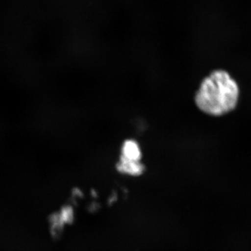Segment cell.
I'll list each match as a JSON object with an SVG mask.
<instances>
[{
  "instance_id": "obj_1",
  "label": "cell",
  "mask_w": 251,
  "mask_h": 251,
  "mask_svg": "<svg viewBox=\"0 0 251 251\" xmlns=\"http://www.w3.org/2000/svg\"><path fill=\"white\" fill-rule=\"evenodd\" d=\"M239 94V85L230 74L216 70L201 82L195 95V103L206 115L221 117L236 108Z\"/></svg>"
},
{
  "instance_id": "obj_2",
  "label": "cell",
  "mask_w": 251,
  "mask_h": 251,
  "mask_svg": "<svg viewBox=\"0 0 251 251\" xmlns=\"http://www.w3.org/2000/svg\"><path fill=\"white\" fill-rule=\"evenodd\" d=\"M141 158V150L138 143L134 140H126L122 145L120 158L128 161L140 162Z\"/></svg>"
},
{
  "instance_id": "obj_3",
  "label": "cell",
  "mask_w": 251,
  "mask_h": 251,
  "mask_svg": "<svg viewBox=\"0 0 251 251\" xmlns=\"http://www.w3.org/2000/svg\"><path fill=\"white\" fill-rule=\"evenodd\" d=\"M117 169L124 174L138 176L145 171V167L140 162L128 161L120 158L117 165Z\"/></svg>"
}]
</instances>
